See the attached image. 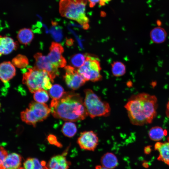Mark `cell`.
<instances>
[{"label":"cell","mask_w":169,"mask_h":169,"mask_svg":"<svg viewBox=\"0 0 169 169\" xmlns=\"http://www.w3.org/2000/svg\"><path fill=\"white\" fill-rule=\"evenodd\" d=\"M157 107L156 97L143 92L132 95L125 105L130 122L138 126L152 123Z\"/></svg>","instance_id":"cell-1"},{"label":"cell","mask_w":169,"mask_h":169,"mask_svg":"<svg viewBox=\"0 0 169 169\" xmlns=\"http://www.w3.org/2000/svg\"><path fill=\"white\" fill-rule=\"evenodd\" d=\"M50 107L54 117L67 121L83 120L88 115L83 98L73 92H65L60 99H52Z\"/></svg>","instance_id":"cell-2"},{"label":"cell","mask_w":169,"mask_h":169,"mask_svg":"<svg viewBox=\"0 0 169 169\" xmlns=\"http://www.w3.org/2000/svg\"><path fill=\"white\" fill-rule=\"evenodd\" d=\"M87 0H60L59 11L60 15L79 23L85 29L89 28V19L85 13Z\"/></svg>","instance_id":"cell-3"},{"label":"cell","mask_w":169,"mask_h":169,"mask_svg":"<svg viewBox=\"0 0 169 169\" xmlns=\"http://www.w3.org/2000/svg\"><path fill=\"white\" fill-rule=\"evenodd\" d=\"M25 69V68H24ZM23 83L26 85L29 91L34 93L40 89L47 90L52 87V82L47 72L34 66L23 69Z\"/></svg>","instance_id":"cell-4"},{"label":"cell","mask_w":169,"mask_h":169,"mask_svg":"<svg viewBox=\"0 0 169 169\" xmlns=\"http://www.w3.org/2000/svg\"><path fill=\"white\" fill-rule=\"evenodd\" d=\"M84 104L88 115L93 119L97 117L110 115L111 109L109 104L103 101L91 89L84 90Z\"/></svg>","instance_id":"cell-5"},{"label":"cell","mask_w":169,"mask_h":169,"mask_svg":"<svg viewBox=\"0 0 169 169\" xmlns=\"http://www.w3.org/2000/svg\"><path fill=\"white\" fill-rule=\"evenodd\" d=\"M51 112L50 109L44 103L32 101L28 108L20 113L22 120L35 127L37 123L45 120Z\"/></svg>","instance_id":"cell-6"},{"label":"cell","mask_w":169,"mask_h":169,"mask_svg":"<svg viewBox=\"0 0 169 169\" xmlns=\"http://www.w3.org/2000/svg\"><path fill=\"white\" fill-rule=\"evenodd\" d=\"M101 69L100 63L98 58L88 54H86L84 64L77 69L79 73L86 81L93 82L101 80L102 77L100 74Z\"/></svg>","instance_id":"cell-7"},{"label":"cell","mask_w":169,"mask_h":169,"mask_svg":"<svg viewBox=\"0 0 169 169\" xmlns=\"http://www.w3.org/2000/svg\"><path fill=\"white\" fill-rule=\"evenodd\" d=\"M65 73L64 79L68 87L73 90L79 89L86 82L78 72L76 69L71 65H66L64 67Z\"/></svg>","instance_id":"cell-8"},{"label":"cell","mask_w":169,"mask_h":169,"mask_svg":"<svg viewBox=\"0 0 169 169\" xmlns=\"http://www.w3.org/2000/svg\"><path fill=\"white\" fill-rule=\"evenodd\" d=\"M97 134L92 131H85L81 132L77 140L80 148L84 150L94 151L99 144Z\"/></svg>","instance_id":"cell-9"},{"label":"cell","mask_w":169,"mask_h":169,"mask_svg":"<svg viewBox=\"0 0 169 169\" xmlns=\"http://www.w3.org/2000/svg\"><path fill=\"white\" fill-rule=\"evenodd\" d=\"M34 57L35 59L34 66L38 69L45 70L53 82L54 79L59 74L58 68L50 62L47 56L43 55L41 53H37Z\"/></svg>","instance_id":"cell-10"},{"label":"cell","mask_w":169,"mask_h":169,"mask_svg":"<svg viewBox=\"0 0 169 169\" xmlns=\"http://www.w3.org/2000/svg\"><path fill=\"white\" fill-rule=\"evenodd\" d=\"M49 52L47 56L50 62L58 68L64 67L67 62L62 54L64 49L59 43L53 42L49 48Z\"/></svg>","instance_id":"cell-11"},{"label":"cell","mask_w":169,"mask_h":169,"mask_svg":"<svg viewBox=\"0 0 169 169\" xmlns=\"http://www.w3.org/2000/svg\"><path fill=\"white\" fill-rule=\"evenodd\" d=\"M67 153L65 151L61 155L52 157L46 166L47 169H68L70 162L67 160L65 157Z\"/></svg>","instance_id":"cell-12"},{"label":"cell","mask_w":169,"mask_h":169,"mask_svg":"<svg viewBox=\"0 0 169 169\" xmlns=\"http://www.w3.org/2000/svg\"><path fill=\"white\" fill-rule=\"evenodd\" d=\"M16 74V69L14 65L10 61H4L0 64V78L2 82L8 85L9 81Z\"/></svg>","instance_id":"cell-13"},{"label":"cell","mask_w":169,"mask_h":169,"mask_svg":"<svg viewBox=\"0 0 169 169\" xmlns=\"http://www.w3.org/2000/svg\"><path fill=\"white\" fill-rule=\"evenodd\" d=\"M154 149L159 153L157 158L158 160L169 166V137H168L167 141L156 142L154 145Z\"/></svg>","instance_id":"cell-14"},{"label":"cell","mask_w":169,"mask_h":169,"mask_svg":"<svg viewBox=\"0 0 169 169\" xmlns=\"http://www.w3.org/2000/svg\"><path fill=\"white\" fill-rule=\"evenodd\" d=\"M22 157L16 153L8 155L0 169H18L21 165Z\"/></svg>","instance_id":"cell-15"},{"label":"cell","mask_w":169,"mask_h":169,"mask_svg":"<svg viewBox=\"0 0 169 169\" xmlns=\"http://www.w3.org/2000/svg\"><path fill=\"white\" fill-rule=\"evenodd\" d=\"M0 54H8L18 47V43L11 38L8 36H0Z\"/></svg>","instance_id":"cell-16"},{"label":"cell","mask_w":169,"mask_h":169,"mask_svg":"<svg viewBox=\"0 0 169 169\" xmlns=\"http://www.w3.org/2000/svg\"><path fill=\"white\" fill-rule=\"evenodd\" d=\"M101 166L108 169H113L118 164V159L116 156L111 152L104 154L100 159Z\"/></svg>","instance_id":"cell-17"},{"label":"cell","mask_w":169,"mask_h":169,"mask_svg":"<svg viewBox=\"0 0 169 169\" xmlns=\"http://www.w3.org/2000/svg\"><path fill=\"white\" fill-rule=\"evenodd\" d=\"M167 34L163 28L157 27L153 28L150 33V37L151 41L156 44H160L166 40Z\"/></svg>","instance_id":"cell-18"},{"label":"cell","mask_w":169,"mask_h":169,"mask_svg":"<svg viewBox=\"0 0 169 169\" xmlns=\"http://www.w3.org/2000/svg\"><path fill=\"white\" fill-rule=\"evenodd\" d=\"M34 37L33 31L29 28H24L18 32L17 37L18 41L21 44L27 45L30 43Z\"/></svg>","instance_id":"cell-19"},{"label":"cell","mask_w":169,"mask_h":169,"mask_svg":"<svg viewBox=\"0 0 169 169\" xmlns=\"http://www.w3.org/2000/svg\"><path fill=\"white\" fill-rule=\"evenodd\" d=\"M167 134L166 130L159 126H155L151 127L148 133L150 139L156 141H159L161 140Z\"/></svg>","instance_id":"cell-20"},{"label":"cell","mask_w":169,"mask_h":169,"mask_svg":"<svg viewBox=\"0 0 169 169\" xmlns=\"http://www.w3.org/2000/svg\"><path fill=\"white\" fill-rule=\"evenodd\" d=\"M73 122L67 121L63 125L62 131L65 136L71 138L76 133L77 129L76 124Z\"/></svg>","instance_id":"cell-21"},{"label":"cell","mask_w":169,"mask_h":169,"mask_svg":"<svg viewBox=\"0 0 169 169\" xmlns=\"http://www.w3.org/2000/svg\"><path fill=\"white\" fill-rule=\"evenodd\" d=\"M111 71L113 75L115 77H120L126 73V68L125 64L119 61H114L111 64Z\"/></svg>","instance_id":"cell-22"},{"label":"cell","mask_w":169,"mask_h":169,"mask_svg":"<svg viewBox=\"0 0 169 169\" xmlns=\"http://www.w3.org/2000/svg\"><path fill=\"white\" fill-rule=\"evenodd\" d=\"M86 57V54L77 53L72 56L69 59L71 65L78 69L81 67L85 62Z\"/></svg>","instance_id":"cell-23"},{"label":"cell","mask_w":169,"mask_h":169,"mask_svg":"<svg viewBox=\"0 0 169 169\" xmlns=\"http://www.w3.org/2000/svg\"><path fill=\"white\" fill-rule=\"evenodd\" d=\"M65 93L63 88L57 84L53 85L49 91V95L53 99H60Z\"/></svg>","instance_id":"cell-24"},{"label":"cell","mask_w":169,"mask_h":169,"mask_svg":"<svg viewBox=\"0 0 169 169\" xmlns=\"http://www.w3.org/2000/svg\"><path fill=\"white\" fill-rule=\"evenodd\" d=\"M12 63L17 68L23 69L27 66L29 62L25 56L19 54L13 59Z\"/></svg>","instance_id":"cell-25"},{"label":"cell","mask_w":169,"mask_h":169,"mask_svg":"<svg viewBox=\"0 0 169 169\" xmlns=\"http://www.w3.org/2000/svg\"><path fill=\"white\" fill-rule=\"evenodd\" d=\"M33 93V99L37 102L44 103L49 100V95L47 92L45 90H39Z\"/></svg>","instance_id":"cell-26"},{"label":"cell","mask_w":169,"mask_h":169,"mask_svg":"<svg viewBox=\"0 0 169 169\" xmlns=\"http://www.w3.org/2000/svg\"><path fill=\"white\" fill-rule=\"evenodd\" d=\"M52 25L53 27L50 30L52 37L56 42H59L63 37L62 30L60 28L56 26L55 23H52Z\"/></svg>","instance_id":"cell-27"},{"label":"cell","mask_w":169,"mask_h":169,"mask_svg":"<svg viewBox=\"0 0 169 169\" xmlns=\"http://www.w3.org/2000/svg\"><path fill=\"white\" fill-rule=\"evenodd\" d=\"M47 140L50 144L54 145L59 147H61L62 145L57 141L56 136L52 134L49 135L47 137Z\"/></svg>","instance_id":"cell-28"},{"label":"cell","mask_w":169,"mask_h":169,"mask_svg":"<svg viewBox=\"0 0 169 169\" xmlns=\"http://www.w3.org/2000/svg\"><path fill=\"white\" fill-rule=\"evenodd\" d=\"M24 169H34V163L33 158H27L23 163Z\"/></svg>","instance_id":"cell-29"},{"label":"cell","mask_w":169,"mask_h":169,"mask_svg":"<svg viewBox=\"0 0 169 169\" xmlns=\"http://www.w3.org/2000/svg\"><path fill=\"white\" fill-rule=\"evenodd\" d=\"M8 155L7 151L3 147H0V167L1 166L3 161Z\"/></svg>","instance_id":"cell-30"},{"label":"cell","mask_w":169,"mask_h":169,"mask_svg":"<svg viewBox=\"0 0 169 169\" xmlns=\"http://www.w3.org/2000/svg\"><path fill=\"white\" fill-rule=\"evenodd\" d=\"M151 149L150 146H147L144 149V152L146 154H149L151 151Z\"/></svg>","instance_id":"cell-31"},{"label":"cell","mask_w":169,"mask_h":169,"mask_svg":"<svg viewBox=\"0 0 169 169\" xmlns=\"http://www.w3.org/2000/svg\"><path fill=\"white\" fill-rule=\"evenodd\" d=\"M165 112L166 116L169 118V100L168 101L166 105Z\"/></svg>","instance_id":"cell-32"},{"label":"cell","mask_w":169,"mask_h":169,"mask_svg":"<svg viewBox=\"0 0 169 169\" xmlns=\"http://www.w3.org/2000/svg\"><path fill=\"white\" fill-rule=\"evenodd\" d=\"M111 0H100V2L99 3V5L101 6H103L105 5Z\"/></svg>","instance_id":"cell-33"},{"label":"cell","mask_w":169,"mask_h":169,"mask_svg":"<svg viewBox=\"0 0 169 169\" xmlns=\"http://www.w3.org/2000/svg\"><path fill=\"white\" fill-rule=\"evenodd\" d=\"M95 169H108L101 165H97L95 166Z\"/></svg>","instance_id":"cell-34"},{"label":"cell","mask_w":169,"mask_h":169,"mask_svg":"<svg viewBox=\"0 0 169 169\" xmlns=\"http://www.w3.org/2000/svg\"><path fill=\"white\" fill-rule=\"evenodd\" d=\"M24 169L23 167H20L19 169Z\"/></svg>","instance_id":"cell-35"}]
</instances>
